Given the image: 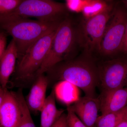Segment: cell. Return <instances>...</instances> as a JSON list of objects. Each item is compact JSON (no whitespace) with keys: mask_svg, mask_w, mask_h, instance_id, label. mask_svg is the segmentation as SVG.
<instances>
[{"mask_svg":"<svg viewBox=\"0 0 127 127\" xmlns=\"http://www.w3.org/2000/svg\"><path fill=\"white\" fill-rule=\"evenodd\" d=\"M20 118L19 106L14 92L6 89L0 107V127H18Z\"/></svg>","mask_w":127,"mask_h":127,"instance_id":"10","label":"cell"},{"mask_svg":"<svg viewBox=\"0 0 127 127\" xmlns=\"http://www.w3.org/2000/svg\"><path fill=\"white\" fill-rule=\"evenodd\" d=\"M49 81L44 74L37 76L26 98L30 111L40 112L46 100V93Z\"/></svg>","mask_w":127,"mask_h":127,"instance_id":"12","label":"cell"},{"mask_svg":"<svg viewBox=\"0 0 127 127\" xmlns=\"http://www.w3.org/2000/svg\"><path fill=\"white\" fill-rule=\"evenodd\" d=\"M87 1L86 0H66L65 5L67 10L79 13L82 12Z\"/></svg>","mask_w":127,"mask_h":127,"instance_id":"20","label":"cell"},{"mask_svg":"<svg viewBox=\"0 0 127 127\" xmlns=\"http://www.w3.org/2000/svg\"><path fill=\"white\" fill-rule=\"evenodd\" d=\"M78 117L87 127H95L98 113L100 110V101L98 97L85 96L70 106Z\"/></svg>","mask_w":127,"mask_h":127,"instance_id":"9","label":"cell"},{"mask_svg":"<svg viewBox=\"0 0 127 127\" xmlns=\"http://www.w3.org/2000/svg\"><path fill=\"white\" fill-rule=\"evenodd\" d=\"M20 109V118L18 127H36L32 120L31 111L28 106L22 88L14 92Z\"/></svg>","mask_w":127,"mask_h":127,"instance_id":"16","label":"cell"},{"mask_svg":"<svg viewBox=\"0 0 127 127\" xmlns=\"http://www.w3.org/2000/svg\"><path fill=\"white\" fill-rule=\"evenodd\" d=\"M22 0H0V16L5 15L15 10Z\"/></svg>","mask_w":127,"mask_h":127,"instance_id":"19","label":"cell"},{"mask_svg":"<svg viewBox=\"0 0 127 127\" xmlns=\"http://www.w3.org/2000/svg\"></svg>","mask_w":127,"mask_h":127,"instance_id":"29","label":"cell"},{"mask_svg":"<svg viewBox=\"0 0 127 127\" xmlns=\"http://www.w3.org/2000/svg\"><path fill=\"white\" fill-rule=\"evenodd\" d=\"M5 90V89L3 91H2V92L0 93V107L2 101H3V98H4Z\"/></svg>","mask_w":127,"mask_h":127,"instance_id":"26","label":"cell"},{"mask_svg":"<svg viewBox=\"0 0 127 127\" xmlns=\"http://www.w3.org/2000/svg\"><path fill=\"white\" fill-rule=\"evenodd\" d=\"M56 97L52 89L49 96L46 97L41 112L40 127H51L64 113V109L57 108Z\"/></svg>","mask_w":127,"mask_h":127,"instance_id":"14","label":"cell"},{"mask_svg":"<svg viewBox=\"0 0 127 127\" xmlns=\"http://www.w3.org/2000/svg\"><path fill=\"white\" fill-rule=\"evenodd\" d=\"M46 73L49 85L53 82L67 81L81 89L85 96L96 97L95 91L98 83V66L93 59L83 56L62 62Z\"/></svg>","mask_w":127,"mask_h":127,"instance_id":"1","label":"cell"},{"mask_svg":"<svg viewBox=\"0 0 127 127\" xmlns=\"http://www.w3.org/2000/svg\"><path fill=\"white\" fill-rule=\"evenodd\" d=\"M4 90H5V89H3L2 88V87L0 86V93L2 91H4Z\"/></svg>","mask_w":127,"mask_h":127,"instance_id":"28","label":"cell"},{"mask_svg":"<svg viewBox=\"0 0 127 127\" xmlns=\"http://www.w3.org/2000/svg\"><path fill=\"white\" fill-rule=\"evenodd\" d=\"M122 2L124 6L127 10V0H124L122 1Z\"/></svg>","mask_w":127,"mask_h":127,"instance_id":"27","label":"cell"},{"mask_svg":"<svg viewBox=\"0 0 127 127\" xmlns=\"http://www.w3.org/2000/svg\"><path fill=\"white\" fill-rule=\"evenodd\" d=\"M18 58L16 45L12 39L0 60V86L3 89H7L10 77L15 69Z\"/></svg>","mask_w":127,"mask_h":127,"instance_id":"13","label":"cell"},{"mask_svg":"<svg viewBox=\"0 0 127 127\" xmlns=\"http://www.w3.org/2000/svg\"><path fill=\"white\" fill-rule=\"evenodd\" d=\"M120 56L127 57V26L118 56Z\"/></svg>","mask_w":127,"mask_h":127,"instance_id":"24","label":"cell"},{"mask_svg":"<svg viewBox=\"0 0 127 127\" xmlns=\"http://www.w3.org/2000/svg\"><path fill=\"white\" fill-rule=\"evenodd\" d=\"M51 127H68L67 114L64 112Z\"/></svg>","mask_w":127,"mask_h":127,"instance_id":"23","label":"cell"},{"mask_svg":"<svg viewBox=\"0 0 127 127\" xmlns=\"http://www.w3.org/2000/svg\"><path fill=\"white\" fill-rule=\"evenodd\" d=\"M57 28L33 43L18 59L13 73L12 87H19L20 88L29 84L32 80H35L37 73L49 52Z\"/></svg>","mask_w":127,"mask_h":127,"instance_id":"3","label":"cell"},{"mask_svg":"<svg viewBox=\"0 0 127 127\" xmlns=\"http://www.w3.org/2000/svg\"><path fill=\"white\" fill-rule=\"evenodd\" d=\"M111 1L87 0L81 13L83 18H91L100 14L108 6Z\"/></svg>","mask_w":127,"mask_h":127,"instance_id":"18","label":"cell"},{"mask_svg":"<svg viewBox=\"0 0 127 127\" xmlns=\"http://www.w3.org/2000/svg\"><path fill=\"white\" fill-rule=\"evenodd\" d=\"M116 127H127V120H123Z\"/></svg>","mask_w":127,"mask_h":127,"instance_id":"25","label":"cell"},{"mask_svg":"<svg viewBox=\"0 0 127 127\" xmlns=\"http://www.w3.org/2000/svg\"><path fill=\"white\" fill-rule=\"evenodd\" d=\"M77 47H79L77 24L71 18L66 17L57 29L49 52L37 72L36 77L44 74L57 64L71 59V55Z\"/></svg>","mask_w":127,"mask_h":127,"instance_id":"5","label":"cell"},{"mask_svg":"<svg viewBox=\"0 0 127 127\" xmlns=\"http://www.w3.org/2000/svg\"><path fill=\"white\" fill-rule=\"evenodd\" d=\"M127 117V105L120 111L102 114L98 117L95 127H116Z\"/></svg>","mask_w":127,"mask_h":127,"instance_id":"17","label":"cell"},{"mask_svg":"<svg viewBox=\"0 0 127 127\" xmlns=\"http://www.w3.org/2000/svg\"><path fill=\"white\" fill-rule=\"evenodd\" d=\"M127 26V10L122 1H119L107 24L101 42L100 55L110 59L118 56Z\"/></svg>","mask_w":127,"mask_h":127,"instance_id":"6","label":"cell"},{"mask_svg":"<svg viewBox=\"0 0 127 127\" xmlns=\"http://www.w3.org/2000/svg\"><path fill=\"white\" fill-rule=\"evenodd\" d=\"M101 93L127 87V57L120 56L98 64Z\"/></svg>","mask_w":127,"mask_h":127,"instance_id":"8","label":"cell"},{"mask_svg":"<svg viewBox=\"0 0 127 127\" xmlns=\"http://www.w3.org/2000/svg\"><path fill=\"white\" fill-rule=\"evenodd\" d=\"M67 10L65 4L51 0H22L10 14L24 18L34 17L38 20L54 22L62 20Z\"/></svg>","mask_w":127,"mask_h":127,"instance_id":"7","label":"cell"},{"mask_svg":"<svg viewBox=\"0 0 127 127\" xmlns=\"http://www.w3.org/2000/svg\"><path fill=\"white\" fill-rule=\"evenodd\" d=\"M53 89L56 98L67 107L72 105L80 98L79 88L67 81L57 82Z\"/></svg>","mask_w":127,"mask_h":127,"instance_id":"15","label":"cell"},{"mask_svg":"<svg viewBox=\"0 0 127 127\" xmlns=\"http://www.w3.org/2000/svg\"><path fill=\"white\" fill-rule=\"evenodd\" d=\"M67 118L68 127H87L71 108L70 106L67 107Z\"/></svg>","mask_w":127,"mask_h":127,"instance_id":"21","label":"cell"},{"mask_svg":"<svg viewBox=\"0 0 127 127\" xmlns=\"http://www.w3.org/2000/svg\"><path fill=\"white\" fill-rule=\"evenodd\" d=\"M7 35L5 32L0 30V60L6 50Z\"/></svg>","mask_w":127,"mask_h":127,"instance_id":"22","label":"cell"},{"mask_svg":"<svg viewBox=\"0 0 127 127\" xmlns=\"http://www.w3.org/2000/svg\"><path fill=\"white\" fill-rule=\"evenodd\" d=\"M117 2L111 1L102 12L91 18H83L77 24L78 44L84 56L94 59L96 55H100L105 29Z\"/></svg>","mask_w":127,"mask_h":127,"instance_id":"4","label":"cell"},{"mask_svg":"<svg viewBox=\"0 0 127 127\" xmlns=\"http://www.w3.org/2000/svg\"><path fill=\"white\" fill-rule=\"evenodd\" d=\"M98 98L102 114L120 111L127 105V87L101 93Z\"/></svg>","mask_w":127,"mask_h":127,"instance_id":"11","label":"cell"},{"mask_svg":"<svg viewBox=\"0 0 127 127\" xmlns=\"http://www.w3.org/2000/svg\"><path fill=\"white\" fill-rule=\"evenodd\" d=\"M62 21L33 20L9 14L0 16V29L12 37L16 45L19 59L33 43L56 29Z\"/></svg>","mask_w":127,"mask_h":127,"instance_id":"2","label":"cell"}]
</instances>
